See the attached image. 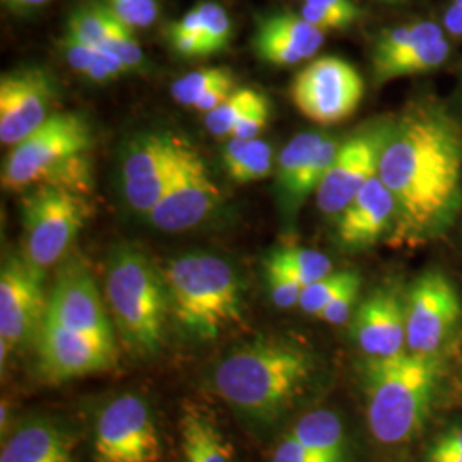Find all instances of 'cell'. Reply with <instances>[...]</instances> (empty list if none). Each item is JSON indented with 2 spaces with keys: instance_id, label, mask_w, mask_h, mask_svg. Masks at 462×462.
I'll return each mask as SVG.
<instances>
[{
  "instance_id": "obj_1",
  "label": "cell",
  "mask_w": 462,
  "mask_h": 462,
  "mask_svg": "<svg viewBox=\"0 0 462 462\" xmlns=\"http://www.w3.org/2000/svg\"><path fill=\"white\" fill-rule=\"evenodd\" d=\"M379 177L396 200L391 242L420 247L442 238L462 206V125L435 99L391 120Z\"/></svg>"
},
{
  "instance_id": "obj_2",
  "label": "cell",
  "mask_w": 462,
  "mask_h": 462,
  "mask_svg": "<svg viewBox=\"0 0 462 462\" xmlns=\"http://www.w3.org/2000/svg\"><path fill=\"white\" fill-rule=\"evenodd\" d=\"M314 375L307 351L286 341L259 339L215 365L211 385L231 408L257 425H271L301 396Z\"/></svg>"
},
{
  "instance_id": "obj_3",
  "label": "cell",
  "mask_w": 462,
  "mask_h": 462,
  "mask_svg": "<svg viewBox=\"0 0 462 462\" xmlns=\"http://www.w3.org/2000/svg\"><path fill=\"white\" fill-rule=\"evenodd\" d=\"M440 380L439 356L402 353L368 360L366 416L374 439L383 446L410 442L423 429Z\"/></svg>"
},
{
  "instance_id": "obj_4",
  "label": "cell",
  "mask_w": 462,
  "mask_h": 462,
  "mask_svg": "<svg viewBox=\"0 0 462 462\" xmlns=\"http://www.w3.org/2000/svg\"><path fill=\"white\" fill-rule=\"evenodd\" d=\"M93 133L78 114H53L30 137L7 154L2 166V187L11 192L38 185L64 187L86 194L91 189L88 151Z\"/></svg>"
},
{
  "instance_id": "obj_5",
  "label": "cell",
  "mask_w": 462,
  "mask_h": 462,
  "mask_svg": "<svg viewBox=\"0 0 462 462\" xmlns=\"http://www.w3.org/2000/svg\"><path fill=\"white\" fill-rule=\"evenodd\" d=\"M108 312L125 346L141 356L160 351L171 310L165 274L139 248L116 247L106 273Z\"/></svg>"
},
{
  "instance_id": "obj_6",
  "label": "cell",
  "mask_w": 462,
  "mask_h": 462,
  "mask_svg": "<svg viewBox=\"0 0 462 462\" xmlns=\"http://www.w3.org/2000/svg\"><path fill=\"white\" fill-rule=\"evenodd\" d=\"M171 312L183 329L213 341L242 320L240 281L225 259L213 254H185L165 271Z\"/></svg>"
},
{
  "instance_id": "obj_7",
  "label": "cell",
  "mask_w": 462,
  "mask_h": 462,
  "mask_svg": "<svg viewBox=\"0 0 462 462\" xmlns=\"http://www.w3.org/2000/svg\"><path fill=\"white\" fill-rule=\"evenodd\" d=\"M91 215L84 194L38 185L21 200L23 257L47 273L67 252Z\"/></svg>"
},
{
  "instance_id": "obj_8",
  "label": "cell",
  "mask_w": 462,
  "mask_h": 462,
  "mask_svg": "<svg viewBox=\"0 0 462 462\" xmlns=\"http://www.w3.org/2000/svg\"><path fill=\"white\" fill-rule=\"evenodd\" d=\"M45 273L23 254L7 255L0 269V360L36 343L49 314Z\"/></svg>"
},
{
  "instance_id": "obj_9",
  "label": "cell",
  "mask_w": 462,
  "mask_h": 462,
  "mask_svg": "<svg viewBox=\"0 0 462 462\" xmlns=\"http://www.w3.org/2000/svg\"><path fill=\"white\" fill-rule=\"evenodd\" d=\"M365 95L360 72L341 57H319L303 67L291 84L300 114L320 125H334L356 112Z\"/></svg>"
},
{
  "instance_id": "obj_10",
  "label": "cell",
  "mask_w": 462,
  "mask_h": 462,
  "mask_svg": "<svg viewBox=\"0 0 462 462\" xmlns=\"http://www.w3.org/2000/svg\"><path fill=\"white\" fill-rule=\"evenodd\" d=\"M404 300L408 351L439 356L461 324L462 301L454 282L431 269L414 280Z\"/></svg>"
},
{
  "instance_id": "obj_11",
  "label": "cell",
  "mask_w": 462,
  "mask_h": 462,
  "mask_svg": "<svg viewBox=\"0 0 462 462\" xmlns=\"http://www.w3.org/2000/svg\"><path fill=\"white\" fill-rule=\"evenodd\" d=\"M162 454V437L143 397H116L103 408L95 429V462H160Z\"/></svg>"
},
{
  "instance_id": "obj_12",
  "label": "cell",
  "mask_w": 462,
  "mask_h": 462,
  "mask_svg": "<svg viewBox=\"0 0 462 462\" xmlns=\"http://www.w3.org/2000/svg\"><path fill=\"white\" fill-rule=\"evenodd\" d=\"M391 122H379L341 144L324 182L315 192L322 215L339 216L366 183L379 175L380 154Z\"/></svg>"
},
{
  "instance_id": "obj_13",
  "label": "cell",
  "mask_w": 462,
  "mask_h": 462,
  "mask_svg": "<svg viewBox=\"0 0 462 462\" xmlns=\"http://www.w3.org/2000/svg\"><path fill=\"white\" fill-rule=\"evenodd\" d=\"M187 144L149 134L131 143L122 163L124 196L134 211L148 216L165 196Z\"/></svg>"
},
{
  "instance_id": "obj_14",
  "label": "cell",
  "mask_w": 462,
  "mask_h": 462,
  "mask_svg": "<svg viewBox=\"0 0 462 462\" xmlns=\"http://www.w3.org/2000/svg\"><path fill=\"white\" fill-rule=\"evenodd\" d=\"M219 199L221 194L211 180L202 158L187 146L165 196L149 213V221L154 228L166 233L192 230L209 217L219 204Z\"/></svg>"
},
{
  "instance_id": "obj_15",
  "label": "cell",
  "mask_w": 462,
  "mask_h": 462,
  "mask_svg": "<svg viewBox=\"0 0 462 462\" xmlns=\"http://www.w3.org/2000/svg\"><path fill=\"white\" fill-rule=\"evenodd\" d=\"M47 319L116 346L112 320L97 281L79 261H70L59 271L50 291Z\"/></svg>"
},
{
  "instance_id": "obj_16",
  "label": "cell",
  "mask_w": 462,
  "mask_h": 462,
  "mask_svg": "<svg viewBox=\"0 0 462 462\" xmlns=\"http://www.w3.org/2000/svg\"><path fill=\"white\" fill-rule=\"evenodd\" d=\"M55 86L49 72L26 67L0 79V143L14 148L38 131L51 114Z\"/></svg>"
},
{
  "instance_id": "obj_17",
  "label": "cell",
  "mask_w": 462,
  "mask_h": 462,
  "mask_svg": "<svg viewBox=\"0 0 462 462\" xmlns=\"http://www.w3.org/2000/svg\"><path fill=\"white\" fill-rule=\"evenodd\" d=\"M40 370L49 380H69L105 372L116 362V346L45 319L36 339Z\"/></svg>"
},
{
  "instance_id": "obj_18",
  "label": "cell",
  "mask_w": 462,
  "mask_h": 462,
  "mask_svg": "<svg viewBox=\"0 0 462 462\" xmlns=\"http://www.w3.org/2000/svg\"><path fill=\"white\" fill-rule=\"evenodd\" d=\"M353 336L370 360L406 353V300L391 286L374 290L356 310Z\"/></svg>"
},
{
  "instance_id": "obj_19",
  "label": "cell",
  "mask_w": 462,
  "mask_h": 462,
  "mask_svg": "<svg viewBox=\"0 0 462 462\" xmlns=\"http://www.w3.org/2000/svg\"><path fill=\"white\" fill-rule=\"evenodd\" d=\"M394 223L396 200L377 175L337 216V238L343 247L362 250L391 236Z\"/></svg>"
},
{
  "instance_id": "obj_20",
  "label": "cell",
  "mask_w": 462,
  "mask_h": 462,
  "mask_svg": "<svg viewBox=\"0 0 462 462\" xmlns=\"http://www.w3.org/2000/svg\"><path fill=\"white\" fill-rule=\"evenodd\" d=\"M0 462H74V442L60 425L32 420L2 446Z\"/></svg>"
},
{
  "instance_id": "obj_21",
  "label": "cell",
  "mask_w": 462,
  "mask_h": 462,
  "mask_svg": "<svg viewBox=\"0 0 462 462\" xmlns=\"http://www.w3.org/2000/svg\"><path fill=\"white\" fill-rule=\"evenodd\" d=\"M183 462H235L225 431L206 406L187 401L179 418Z\"/></svg>"
},
{
  "instance_id": "obj_22",
  "label": "cell",
  "mask_w": 462,
  "mask_h": 462,
  "mask_svg": "<svg viewBox=\"0 0 462 462\" xmlns=\"http://www.w3.org/2000/svg\"><path fill=\"white\" fill-rule=\"evenodd\" d=\"M301 446L334 462H346V435L341 418L329 410H317L298 420L290 431Z\"/></svg>"
},
{
  "instance_id": "obj_23",
  "label": "cell",
  "mask_w": 462,
  "mask_h": 462,
  "mask_svg": "<svg viewBox=\"0 0 462 462\" xmlns=\"http://www.w3.org/2000/svg\"><path fill=\"white\" fill-rule=\"evenodd\" d=\"M452 47L447 38L423 45L420 49L410 50L389 59L372 60L375 83H387L399 78H410L414 74H425L444 66L450 57Z\"/></svg>"
},
{
  "instance_id": "obj_24",
  "label": "cell",
  "mask_w": 462,
  "mask_h": 462,
  "mask_svg": "<svg viewBox=\"0 0 462 462\" xmlns=\"http://www.w3.org/2000/svg\"><path fill=\"white\" fill-rule=\"evenodd\" d=\"M341 141L334 135H326V139L320 143V146L315 149L314 154L303 166L301 173L298 175L297 182L290 194L281 200L282 209L286 215H297L300 206L310 194H315L320 183L324 182L330 166L334 163L337 151L341 148Z\"/></svg>"
},
{
  "instance_id": "obj_25",
  "label": "cell",
  "mask_w": 462,
  "mask_h": 462,
  "mask_svg": "<svg viewBox=\"0 0 462 462\" xmlns=\"http://www.w3.org/2000/svg\"><path fill=\"white\" fill-rule=\"evenodd\" d=\"M264 267H271L298 281L303 288L332 274L329 257L314 248L284 247L274 250Z\"/></svg>"
},
{
  "instance_id": "obj_26",
  "label": "cell",
  "mask_w": 462,
  "mask_h": 462,
  "mask_svg": "<svg viewBox=\"0 0 462 462\" xmlns=\"http://www.w3.org/2000/svg\"><path fill=\"white\" fill-rule=\"evenodd\" d=\"M257 26L295 45L307 59H312L326 42V33L312 26L300 14L276 13L257 21Z\"/></svg>"
},
{
  "instance_id": "obj_27",
  "label": "cell",
  "mask_w": 462,
  "mask_h": 462,
  "mask_svg": "<svg viewBox=\"0 0 462 462\" xmlns=\"http://www.w3.org/2000/svg\"><path fill=\"white\" fill-rule=\"evenodd\" d=\"M446 38L440 24L431 21H420L408 26H399L394 30H387L380 34L372 60L389 59L399 53H406L410 50L420 49L433 42Z\"/></svg>"
},
{
  "instance_id": "obj_28",
  "label": "cell",
  "mask_w": 462,
  "mask_h": 462,
  "mask_svg": "<svg viewBox=\"0 0 462 462\" xmlns=\"http://www.w3.org/2000/svg\"><path fill=\"white\" fill-rule=\"evenodd\" d=\"M328 134L303 133L295 135L278 158V171H276V187L280 192V200L290 194L293 185L297 182L298 175L301 173L303 166L310 160L315 149L326 139Z\"/></svg>"
},
{
  "instance_id": "obj_29",
  "label": "cell",
  "mask_w": 462,
  "mask_h": 462,
  "mask_svg": "<svg viewBox=\"0 0 462 462\" xmlns=\"http://www.w3.org/2000/svg\"><path fill=\"white\" fill-rule=\"evenodd\" d=\"M225 83H235V76L225 67H208L185 74L171 84V97L183 106H194L209 89Z\"/></svg>"
},
{
  "instance_id": "obj_30",
  "label": "cell",
  "mask_w": 462,
  "mask_h": 462,
  "mask_svg": "<svg viewBox=\"0 0 462 462\" xmlns=\"http://www.w3.org/2000/svg\"><path fill=\"white\" fill-rule=\"evenodd\" d=\"M261 97L263 93L250 88L236 89L223 105H219L213 112L206 114L204 118L206 129L217 139L231 137V133L238 124V120L247 114Z\"/></svg>"
},
{
  "instance_id": "obj_31",
  "label": "cell",
  "mask_w": 462,
  "mask_h": 462,
  "mask_svg": "<svg viewBox=\"0 0 462 462\" xmlns=\"http://www.w3.org/2000/svg\"><path fill=\"white\" fill-rule=\"evenodd\" d=\"M166 34H168L170 45L183 57H202V55L213 53L211 45L202 30L200 17H199L196 7L190 9L177 23L170 24Z\"/></svg>"
},
{
  "instance_id": "obj_32",
  "label": "cell",
  "mask_w": 462,
  "mask_h": 462,
  "mask_svg": "<svg viewBox=\"0 0 462 462\" xmlns=\"http://www.w3.org/2000/svg\"><path fill=\"white\" fill-rule=\"evenodd\" d=\"M108 30V9L105 4L91 2L76 9L67 21V34L86 45L99 47Z\"/></svg>"
},
{
  "instance_id": "obj_33",
  "label": "cell",
  "mask_w": 462,
  "mask_h": 462,
  "mask_svg": "<svg viewBox=\"0 0 462 462\" xmlns=\"http://www.w3.org/2000/svg\"><path fill=\"white\" fill-rule=\"evenodd\" d=\"M99 47L112 51L129 70L141 66L143 59H144L141 45H139L137 38L134 36L133 28L127 26L125 23H122L116 14H112L110 9H108V30H106L105 40Z\"/></svg>"
},
{
  "instance_id": "obj_34",
  "label": "cell",
  "mask_w": 462,
  "mask_h": 462,
  "mask_svg": "<svg viewBox=\"0 0 462 462\" xmlns=\"http://www.w3.org/2000/svg\"><path fill=\"white\" fill-rule=\"evenodd\" d=\"M273 148L263 139L248 141L247 151L242 162L228 171L231 180L236 183L257 182L273 173Z\"/></svg>"
},
{
  "instance_id": "obj_35",
  "label": "cell",
  "mask_w": 462,
  "mask_h": 462,
  "mask_svg": "<svg viewBox=\"0 0 462 462\" xmlns=\"http://www.w3.org/2000/svg\"><path fill=\"white\" fill-rule=\"evenodd\" d=\"M356 273L343 271V273H332L322 280L315 281L312 284L305 286L300 297L298 307L309 315H319L328 305L330 300L336 297L349 281L353 280Z\"/></svg>"
},
{
  "instance_id": "obj_36",
  "label": "cell",
  "mask_w": 462,
  "mask_h": 462,
  "mask_svg": "<svg viewBox=\"0 0 462 462\" xmlns=\"http://www.w3.org/2000/svg\"><path fill=\"white\" fill-rule=\"evenodd\" d=\"M254 50L261 60L271 66L291 67L309 60L295 45L259 26L254 34Z\"/></svg>"
},
{
  "instance_id": "obj_37",
  "label": "cell",
  "mask_w": 462,
  "mask_h": 462,
  "mask_svg": "<svg viewBox=\"0 0 462 462\" xmlns=\"http://www.w3.org/2000/svg\"><path fill=\"white\" fill-rule=\"evenodd\" d=\"M196 9L213 53L226 49L233 34V24L223 5H219L213 0H208V2L198 4Z\"/></svg>"
},
{
  "instance_id": "obj_38",
  "label": "cell",
  "mask_w": 462,
  "mask_h": 462,
  "mask_svg": "<svg viewBox=\"0 0 462 462\" xmlns=\"http://www.w3.org/2000/svg\"><path fill=\"white\" fill-rule=\"evenodd\" d=\"M105 5L133 30L149 28L160 14L156 0H105Z\"/></svg>"
},
{
  "instance_id": "obj_39",
  "label": "cell",
  "mask_w": 462,
  "mask_h": 462,
  "mask_svg": "<svg viewBox=\"0 0 462 462\" xmlns=\"http://www.w3.org/2000/svg\"><path fill=\"white\" fill-rule=\"evenodd\" d=\"M360 286H362V280L358 274H355L353 280L349 281L346 286L330 300L329 305L317 317L332 326L346 324L356 309V301L360 297Z\"/></svg>"
},
{
  "instance_id": "obj_40",
  "label": "cell",
  "mask_w": 462,
  "mask_h": 462,
  "mask_svg": "<svg viewBox=\"0 0 462 462\" xmlns=\"http://www.w3.org/2000/svg\"><path fill=\"white\" fill-rule=\"evenodd\" d=\"M265 281L269 286L271 300L280 309H293L300 303L303 286L288 274L265 267Z\"/></svg>"
},
{
  "instance_id": "obj_41",
  "label": "cell",
  "mask_w": 462,
  "mask_h": 462,
  "mask_svg": "<svg viewBox=\"0 0 462 462\" xmlns=\"http://www.w3.org/2000/svg\"><path fill=\"white\" fill-rule=\"evenodd\" d=\"M269 120H271V106H269V101L263 95L247 114L238 120V124L235 125V129L231 133V137L244 139V141L259 139V135L267 129Z\"/></svg>"
},
{
  "instance_id": "obj_42",
  "label": "cell",
  "mask_w": 462,
  "mask_h": 462,
  "mask_svg": "<svg viewBox=\"0 0 462 462\" xmlns=\"http://www.w3.org/2000/svg\"><path fill=\"white\" fill-rule=\"evenodd\" d=\"M425 462H462V427L440 433L430 444Z\"/></svg>"
},
{
  "instance_id": "obj_43",
  "label": "cell",
  "mask_w": 462,
  "mask_h": 462,
  "mask_svg": "<svg viewBox=\"0 0 462 462\" xmlns=\"http://www.w3.org/2000/svg\"><path fill=\"white\" fill-rule=\"evenodd\" d=\"M127 70L129 69L125 67V64L116 55H114L108 50L98 47L95 62H93V66L89 69V72L86 74V78L89 81H93V83H108V81H114L116 78H120Z\"/></svg>"
},
{
  "instance_id": "obj_44",
  "label": "cell",
  "mask_w": 462,
  "mask_h": 462,
  "mask_svg": "<svg viewBox=\"0 0 462 462\" xmlns=\"http://www.w3.org/2000/svg\"><path fill=\"white\" fill-rule=\"evenodd\" d=\"M300 16L303 17L305 21H309L312 26L319 28L324 33L334 32V30H345L347 26L355 24L349 17L332 13L329 9L319 7L314 4H307V2H303Z\"/></svg>"
},
{
  "instance_id": "obj_45",
  "label": "cell",
  "mask_w": 462,
  "mask_h": 462,
  "mask_svg": "<svg viewBox=\"0 0 462 462\" xmlns=\"http://www.w3.org/2000/svg\"><path fill=\"white\" fill-rule=\"evenodd\" d=\"M62 50L66 53L67 64L72 67L76 72L86 76L95 62L98 47L86 45L78 38L66 34V38L62 42Z\"/></svg>"
},
{
  "instance_id": "obj_46",
  "label": "cell",
  "mask_w": 462,
  "mask_h": 462,
  "mask_svg": "<svg viewBox=\"0 0 462 462\" xmlns=\"http://www.w3.org/2000/svg\"><path fill=\"white\" fill-rule=\"evenodd\" d=\"M271 462H334L317 454L314 450L301 446L291 435L284 437L274 448Z\"/></svg>"
},
{
  "instance_id": "obj_47",
  "label": "cell",
  "mask_w": 462,
  "mask_h": 462,
  "mask_svg": "<svg viewBox=\"0 0 462 462\" xmlns=\"http://www.w3.org/2000/svg\"><path fill=\"white\" fill-rule=\"evenodd\" d=\"M235 91H236L235 89V83L219 84V86H216L213 89H209L202 98L199 99L192 108L206 116V114L216 110L219 105H223Z\"/></svg>"
},
{
  "instance_id": "obj_48",
  "label": "cell",
  "mask_w": 462,
  "mask_h": 462,
  "mask_svg": "<svg viewBox=\"0 0 462 462\" xmlns=\"http://www.w3.org/2000/svg\"><path fill=\"white\" fill-rule=\"evenodd\" d=\"M303 2L329 9L337 14H343V16L349 17L353 23H356L360 17V9L353 0H303Z\"/></svg>"
},
{
  "instance_id": "obj_49",
  "label": "cell",
  "mask_w": 462,
  "mask_h": 462,
  "mask_svg": "<svg viewBox=\"0 0 462 462\" xmlns=\"http://www.w3.org/2000/svg\"><path fill=\"white\" fill-rule=\"evenodd\" d=\"M247 146L248 141L236 139V137H231L230 141L226 143V146L223 149V165L226 168V171H230L242 162Z\"/></svg>"
},
{
  "instance_id": "obj_50",
  "label": "cell",
  "mask_w": 462,
  "mask_h": 462,
  "mask_svg": "<svg viewBox=\"0 0 462 462\" xmlns=\"http://www.w3.org/2000/svg\"><path fill=\"white\" fill-rule=\"evenodd\" d=\"M444 26L454 36H462V0H450L444 13Z\"/></svg>"
},
{
  "instance_id": "obj_51",
  "label": "cell",
  "mask_w": 462,
  "mask_h": 462,
  "mask_svg": "<svg viewBox=\"0 0 462 462\" xmlns=\"http://www.w3.org/2000/svg\"><path fill=\"white\" fill-rule=\"evenodd\" d=\"M50 0H4V5L14 14H32L47 5Z\"/></svg>"
}]
</instances>
